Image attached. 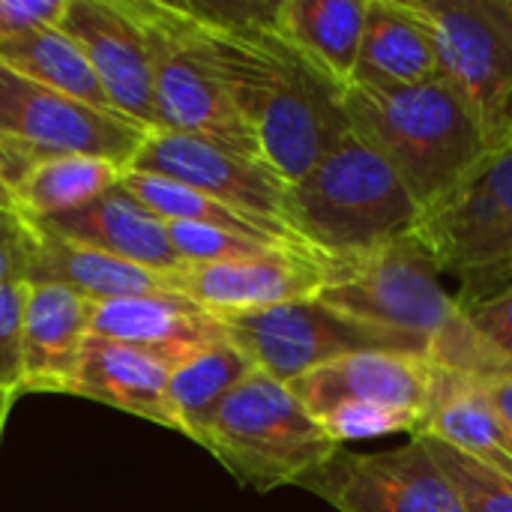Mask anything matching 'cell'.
<instances>
[{
    "label": "cell",
    "mask_w": 512,
    "mask_h": 512,
    "mask_svg": "<svg viewBox=\"0 0 512 512\" xmlns=\"http://www.w3.org/2000/svg\"><path fill=\"white\" fill-rule=\"evenodd\" d=\"M36 225V222H33ZM36 249L27 270V285H60L93 303L147 297V294H177L171 276L129 264L123 258L105 255L99 249L63 240L36 225Z\"/></svg>",
    "instance_id": "19"
},
{
    "label": "cell",
    "mask_w": 512,
    "mask_h": 512,
    "mask_svg": "<svg viewBox=\"0 0 512 512\" xmlns=\"http://www.w3.org/2000/svg\"><path fill=\"white\" fill-rule=\"evenodd\" d=\"M129 171L177 180L234 210L291 228L288 183L261 156L234 150L228 144L159 129L144 138Z\"/></svg>",
    "instance_id": "12"
},
{
    "label": "cell",
    "mask_w": 512,
    "mask_h": 512,
    "mask_svg": "<svg viewBox=\"0 0 512 512\" xmlns=\"http://www.w3.org/2000/svg\"><path fill=\"white\" fill-rule=\"evenodd\" d=\"M426 21L441 81L465 102L489 150L512 141V0H408Z\"/></svg>",
    "instance_id": "8"
},
{
    "label": "cell",
    "mask_w": 512,
    "mask_h": 512,
    "mask_svg": "<svg viewBox=\"0 0 512 512\" xmlns=\"http://www.w3.org/2000/svg\"><path fill=\"white\" fill-rule=\"evenodd\" d=\"M168 378H171V366L135 348L90 336L72 396L93 399L99 405L126 411L132 417L177 432L168 405Z\"/></svg>",
    "instance_id": "20"
},
{
    "label": "cell",
    "mask_w": 512,
    "mask_h": 512,
    "mask_svg": "<svg viewBox=\"0 0 512 512\" xmlns=\"http://www.w3.org/2000/svg\"><path fill=\"white\" fill-rule=\"evenodd\" d=\"M165 225H168L171 246L183 264H222V261H240V258H255L282 249L210 225H195V222H165Z\"/></svg>",
    "instance_id": "30"
},
{
    "label": "cell",
    "mask_w": 512,
    "mask_h": 512,
    "mask_svg": "<svg viewBox=\"0 0 512 512\" xmlns=\"http://www.w3.org/2000/svg\"><path fill=\"white\" fill-rule=\"evenodd\" d=\"M303 489L336 512H468L423 438L384 453H342Z\"/></svg>",
    "instance_id": "11"
},
{
    "label": "cell",
    "mask_w": 512,
    "mask_h": 512,
    "mask_svg": "<svg viewBox=\"0 0 512 512\" xmlns=\"http://www.w3.org/2000/svg\"><path fill=\"white\" fill-rule=\"evenodd\" d=\"M147 210H153L159 219L165 222H195V225H210V228H222L231 234H243L261 243H273L282 249H294V252H306L315 255L291 228L279 225V222H267L258 216H249L243 210H234L198 189H189L177 180L159 177V174H144V171H123L120 180ZM321 258V255H318Z\"/></svg>",
    "instance_id": "24"
},
{
    "label": "cell",
    "mask_w": 512,
    "mask_h": 512,
    "mask_svg": "<svg viewBox=\"0 0 512 512\" xmlns=\"http://www.w3.org/2000/svg\"><path fill=\"white\" fill-rule=\"evenodd\" d=\"M231 345H237L258 372L294 384L318 366L360 351H420L417 345L357 324L318 300H297L243 315L219 318Z\"/></svg>",
    "instance_id": "9"
},
{
    "label": "cell",
    "mask_w": 512,
    "mask_h": 512,
    "mask_svg": "<svg viewBox=\"0 0 512 512\" xmlns=\"http://www.w3.org/2000/svg\"><path fill=\"white\" fill-rule=\"evenodd\" d=\"M345 117L405 183L420 216L438 204L486 153L483 129L447 81L348 84Z\"/></svg>",
    "instance_id": "2"
},
{
    "label": "cell",
    "mask_w": 512,
    "mask_h": 512,
    "mask_svg": "<svg viewBox=\"0 0 512 512\" xmlns=\"http://www.w3.org/2000/svg\"><path fill=\"white\" fill-rule=\"evenodd\" d=\"M93 336L135 348L165 366L225 342V327L216 315L183 294H147L93 303Z\"/></svg>",
    "instance_id": "16"
},
{
    "label": "cell",
    "mask_w": 512,
    "mask_h": 512,
    "mask_svg": "<svg viewBox=\"0 0 512 512\" xmlns=\"http://www.w3.org/2000/svg\"><path fill=\"white\" fill-rule=\"evenodd\" d=\"M0 63H6L9 69L21 72L24 78L36 81L48 90H57L69 99H78L84 105L117 114L111 108L87 54L66 30H60V24L0 42Z\"/></svg>",
    "instance_id": "26"
},
{
    "label": "cell",
    "mask_w": 512,
    "mask_h": 512,
    "mask_svg": "<svg viewBox=\"0 0 512 512\" xmlns=\"http://www.w3.org/2000/svg\"><path fill=\"white\" fill-rule=\"evenodd\" d=\"M36 225L63 240L99 249L105 255L123 258L129 264L165 276H174L183 267L180 255L171 246L165 219L147 210L123 183H117L114 189H108L105 195L84 207L66 210L51 219H39Z\"/></svg>",
    "instance_id": "18"
},
{
    "label": "cell",
    "mask_w": 512,
    "mask_h": 512,
    "mask_svg": "<svg viewBox=\"0 0 512 512\" xmlns=\"http://www.w3.org/2000/svg\"><path fill=\"white\" fill-rule=\"evenodd\" d=\"M12 405H15V399L6 396V393H0V441H3V429H6V420H9Z\"/></svg>",
    "instance_id": "35"
},
{
    "label": "cell",
    "mask_w": 512,
    "mask_h": 512,
    "mask_svg": "<svg viewBox=\"0 0 512 512\" xmlns=\"http://www.w3.org/2000/svg\"><path fill=\"white\" fill-rule=\"evenodd\" d=\"M444 369L417 351H360L288 384L312 417L336 405H372L417 417L426 426Z\"/></svg>",
    "instance_id": "13"
},
{
    "label": "cell",
    "mask_w": 512,
    "mask_h": 512,
    "mask_svg": "<svg viewBox=\"0 0 512 512\" xmlns=\"http://www.w3.org/2000/svg\"><path fill=\"white\" fill-rule=\"evenodd\" d=\"M471 378V375H468ZM474 384L489 396V402L495 405V411L501 414V420L510 426L512 432V375L501 378H474Z\"/></svg>",
    "instance_id": "34"
},
{
    "label": "cell",
    "mask_w": 512,
    "mask_h": 512,
    "mask_svg": "<svg viewBox=\"0 0 512 512\" xmlns=\"http://www.w3.org/2000/svg\"><path fill=\"white\" fill-rule=\"evenodd\" d=\"M438 78L435 42L414 6L408 0H369L351 84H429Z\"/></svg>",
    "instance_id": "21"
},
{
    "label": "cell",
    "mask_w": 512,
    "mask_h": 512,
    "mask_svg": "<svg viewBox=\"0 0 512 512\" xmlns=\"http://www.w3.org/2000/svg\"><path fill=\"white\" fill-rule=\"evenodd\" d=\"M123 171L126 168L93 156L39 159L15 186V204L33 222L51 219L96 201L123 180Z\"/></svg>",
    "instance_id": "28"
},
{
    "label": "cell",
    "mask_w": 512,
    "mask_h": 512,
    "mask_svg": "<svg viewBox=\"0 0 512 512\" xmlns=\"http://www.w3.org/2000/svg\"><path fill=\"white\" fill-rule=\"evenodd\" d=\"M177 294L216 318L315 300L324 285V258L273 249L255 258L222 264H183L171 276Z\"/></svg>",
    "instance_id": "15"
},
{
    "label": "cell",
    "mask_w": 512,
    "mask_h": 512,
    "mask_svg": "<svg viewBox=\"0 0 512 512\" xmlns=\"http://www.w3.org/2000/svg\"><path fill=\"white\" fill-rule=\"evenodd\" d=\"M420 435L438 438L512 480L510 426L501 420L489 396L468 375L444 369L438 396Z\"/></svg>",
    "instance_id": "22"
},
{
    "label": "cell",
    "mask_w": 512,
    "mask_h": 512,
    "mask_svg": "<svg viewBox=\"0 0 512 512\" xmlns=\"http://www.w3.org/2000/svg\"><path fill=\"white\" fill-rule=\"evenodd\" d=\"M414 237L441 276L456 279L459 306L480 303L512 285V141L489 150L438 204Z\"/></svg>",
    "instance_id": "6"
},
{
    "label": "cell",
    "mask_w": 512,
    "mask_h": 512,
    "mask_svg": "<svg viewBox=\"0 0 512 512\" xmlns=\"http://www.w3.org/2000/svg\"><path fill=\"white\" fill-rule=\"evenodd\" d=\"M0 207H12V210H18V204H15V192H12V186L0 177Z\"/></svg>",
    "instance_id": "36"
},
{
    "label": "cell",
    "mask_w": 512,
    "mask_h": 512,
    "mask_svg": "<svg viewBox=\"0 0 512 512\" xmlns=\"http://www.w3.org/2000/svg\"><path fill=\"white\" fill-rule=\"evenodd\" d=\"M129 9L150 45L159 129L261 156L210 57L198 18L183 3L168 0H129Z\"/></svg>",
    "instance_id": "7"
},
{
    "label": "cell",
    "mask_w": 512,
    "mask_h": 512,
    "mask_svg": "<svg viewBox=\"0 0 512 512\" xmlns=\"http://www.w3.org/2000/svg\"><path fill=\"white\" fill-rule=\"evenodd\" d=\"M69 0H0V42L57 27Z\"/></svg>",
    "instance_id": "33"
},
{
    "label": "cell",
    "mask_w": 512,
    "mask_h": 512,
    "mask_svg": "<svg viewBox=\"0 0 512 512\" xmlns=\"http://www.w3.org/2000/svg\"><path fill=\"white\" fill-rule=\"evenodd\" d=\"M327 309L405 339L432 354L462 318L456 294L423 243L411 234L357 258H324V285L315 297Z\"/></svg>",
    "instance_id": "5"
},
{
    "label": "cell",
    "mask_w": 512,
    "mask_h": 512,
    "mask_svg": "<svg viewBox=\"0 0 512 512\" xmlns=\"http://www.w3.org/2000/svg\"><path fill=\"white\" fill-rule=\"evenodd\" d=\"M0 135L33 162L93 156L129 171L150 132L120 114L48 90L0 63Z\"/></svg>",
    "instance_id": "10"
},
{
    "label": "cell",
    "mask_w": 512,
    "mask_h": 512,
    "mask_svg": "<svg viewBox=\"0 0 512 512\" xmlns=\"http://www.w3.org/2000/svg\"><path fill=\"white\" fill-rule=\"evenodd\" d=\"M198 444L255 492L303 486L342 450L288 384L258 369L216 408Z\"/></svg>",
    "instance_id": "4"
},
{
    "label": "cell",
    "mask_w": 512,
    "mask_h": 512,
    "mask_svg": "<svg viewBox=\"0 0 512 512\" xmlns=\"http://www.w3.org/2000/svg\"><path fill=\"white\" fill-rule=\"evenodd\" d=\"M93 300L60 285H27L21 330V390L72 393L93 336Z\"/></svg>",
    "instance_id": "17"
},
{
    "label": "cell",
    "mask_w": 512,
    "mask_h": 512,
    "mask_svg": "<svg viewBox=\"0 0 512 512\" xmlns=\"http://www.w3.org/2000/svg\"><path fill=\"white\" fill-rule=\"evenodd\" d=\"M252 372H255L252 360L228 339L177 363L168 378V405H171L177 432L198 444L216 408Z\"/></svg>",
    "instance_id": "25"
},
{
    "label": "cell",
    "mask_w": 512,
    "mask_h": 512,
    "mask_svg": "<svg viewBox=\"0 0 512 512\" xmlns=\"http://www.w3.org/2000/svg\"><path fill=\"white\" fill-rule=\"evenodd\" d=\"M27 282H0V393L18 399L21 390V330Z\"/></svg>",
    "instance_id": "31"
},
{
    "label": "cell",
    "mask_w": 512,
    "mask_h": 512,
    "mask_svg": "<svg viewBox=\"0 0 512 512\" xmlns=\"http://www.w3.org/2000/svg\"><path fill=\"white\" fill-rule=\"evenodd\" d=\"M36 234V225L21 210L0 207V282H27Z\"/></svg>",
    "instance_id": "32"
},
{
    "label": "cell",
    "mask_w": 512,
    "mask_h": 512,
    "mask_svg": "<svg viewBox=\"0 0 512 512\" xmlns=\"http://www.w3.org/2000/svg\"><path fill=\"white\" fill-rule=\"evenodd\" d=\"M369 0H279L276 30L336 84L357 69Z\"/></svg>",
    "instance_id": "23"
},
{
    "label": "cell",
    "mask_w": 512,
    "mask_h": 512,
    "mask_svg": "<svg viewBox=\"0 0 512 512\" xmlns=\"http://www.w3.org/2000/svg\"><path fill=\"white\" fill-rule=\"evenodd\" d=\"M60 30L87 54L111 108L135 126L159 132L150 45L129 0H69Z\"/></svg>",
    "instance_id": "14"
},
{
    "label": "cell",
    "mask_w": 512,
    "mask_h": 512,
    "mask_svg": "<svg viewBox=\"0 0 512 512\" xmlns=\"http://www.w3.org/2000/svg\"><path fill=\"white\" fill-rule=\"evenodd\" d=\"M429 357L441 369L471 378L512 375V285L465 306L459 324Z\"/></svg>",
    "instance_id": "27"
},
{
    "label": "cell",
    "mask_w": 512,
    "mask_h": 512,
    "mask_svg": "<svg viewBox=\"0 0 512 512\" xmlns=\"http://www.w3.org/2000/svg\"><path fill=\"white\" fill-rule=\"evenodd\" d=\"M249 126L261 159L291 186L351 135L345 87L279 30V3H183Z\"/></svg>",
    "instance_id": "1"
},
{
    "label": "cell",
    "mask_w": 512,
    "mask_h": 512,
    "mask_svg": "<svg viewBox=\"0 0 512 512\" xmlns=\"http://www.w3.org/2000/svg\"><path fill=\"white\" fill-rule=\"evenodd\" d=\"M420 207L354 132L288 186V225L321 258H357L411 237Z\"/></svg>",
    "instance_id": "3"
},
{
    "label": "cell",
    "mask_w": 512,
    "mask_h": 512,
    "mask_svg": "<svg viewBox=\"0 0 512 512\" xmlns=\"http://www.w3.org/2000/svg\"><path fill=\"white\" fill-rule=\"evenodd\" d=\"M423 438L429 453L438 459V465L447 471L450 483L456 486L462 504L468 512H512V480L504 474L480 465L477 459L459 453L456 447L429 438V435H414Z\"/></svg>",
    "instance_id": "29"
}]
</instances>
